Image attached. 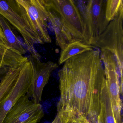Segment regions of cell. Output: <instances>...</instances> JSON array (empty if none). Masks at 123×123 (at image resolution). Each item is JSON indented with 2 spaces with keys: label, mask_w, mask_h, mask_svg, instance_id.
Instances as JSON below:
<instances>
[{
  "label": "cell",
  "mask_w": 123,
  "mask_h": 123,
  "mask_svg": "<svg viewBox=\"0 0 123 123\" xmlns=\"http://www.w3.org/2000/svg\"><path fill=\"white\" fill-rule=\"evenodd\" d=\"M28 59L31 61L34 70L33 80L27 94L32 98V101L40 103L43 90L53 71L58 68V64L51 61L42 62L41 57L31 54Z\"/></svg>",
  "instance_id": "30bf717a"
},
{
  "label": "cell",
  "mask_w": 123,
  "mask_h": 123,
  "mask_svg": "<svg viewBox=\"0 0 123 123\" xmlns=\"http://www.w3.org/2000/svg\"><path fill=\"white\" fill-rule=\"evenodd\" d=\"M100 52L114 117L116 121H120L122 120V103L120 98V75L118 63L115 56L109 50L100 49Z\"/></svg>",
  "instance_id": "8992f818"
},
{
  "label": "cell",
  "mask_w": 123,
  "mask_h": 123,
  "mask_svg": "<svg viewBox=\"0 0 123 123\" xmlns=\"http://www.w3.org/2000/svg\"><path fill=\"white\" fill-rule=\"evenodd\" d=\"M51 123H62L59 117L56 116L54 121Z\"/></svg>",
  "instance_id": "44dd1931"
},
{
  "label": "cell",
  "mask_w": 123,
  "mask_h": 123,
  "mask_svg": "<svg viewBox=\"0 0 123 123\" xmlns=\"http://www.w3.org/2000/svg\"><path fill=\"white\" fill-rule=\"evenodd\" d=\"M0 15L19 32L31 54L41 57L34 47L38 41L21 15L15 0H0Z\"/></svg>",
  "instance_id": "ba28073f"
},
{
  "label": "cell",
  "mask_w": 123,
  "mask_h": 123,
  "mask_svg": "<svg viewBox=\"0 0 123 123\" xmlns=\"http://www.w3.org/2000/svg\"><path fill=\"white\" fill-rule=\"evenodd\" d=\"M0 26L2 29L8 47L14 49L23 55L25 54L26 52V50L22 43L11 30L8 22L0 15Z\"/></svg>",
  "instance_id": "4fadbf2b"
},
{
  "label": "cell",
  "mask_w": 123,
  "mask_h": 123,
  "mask_svg": "<svg viewBox=\"0 0 123 123\" xmlns=\"http://www.w3.org/2000/svg\"><path fill=\"white\" fill-rule=\"evenodd\" d=\"M20 58V54L15 50L0 46V66L13 67L18 62Z\"/></svg>",
  "instance_id": "2e32d148"
},
{
  "label": "cell",
  "mask_w": 123,
  "mask_h": 123,
  "mask_svg": "<svg viewBox=\"0 0 123 123\" xmlns=\"http://www.w3.org/2000/svg\"><path fill=\"white\" fill-rule=\"evenodd\" d=\"M28 94L21 96L10 110L2 123H37L44 113L40 103L30 100Z\"/></svg>",
  "instance_id": "9c48e42d"
},
{
  "label": "cell",
  "mask_w": 123,
  "mask_h": 123,
  "mask_svg": "<svg viewBox=\"0 0 123 123\" xmlns=\"http://www.w3.org/2000/svg\"><path fill=\"white\" fill-rule=\"evenodd\" d=\"M43 3L48 14L49 23L51 24L55 34L56 44L62 51L68 45L74 42L65 30L54 11L45 5L43 1Z\"/></svg>",
  "instance_id": "8fae6325"
},
{
  "label": "cell",
  "mask_w": 123,
  "mask_h": 123,
  "mask_svg": "<svg viewBox=\"0 0 123 123\" xmlns=\"http://www.w3.org/2000/svg\"><path fill=\"white\" fill-rule=\"evenodd\" d=\"M60 118L69 123H91L87 119L82 116L71 119Z\"/></svg>",
  "instance_id": "ac0fdd59"
},
{
  "label": "cell",
  "mask_w": 123,
  "mask_h": 123,
  "mask_svg": "<svg viewBox=\"0 0 123 123\" xmlns=\"http://www.w3.org/2000/svg\"><path fill=\"white\" fill-rule=\"evenodd\" d=\"M106 0H91L87 1L80 10L85 29L86 44L91 45L105 30L110 22L106 18Z\"/></svg>",
  "instance_id": "5b68a950"
},
{
  "label": "cell",
  "mask_w": 123,
  "mask_h": 123,
  "mask_svg": "<svg viewBox=\"0 0 123 123\" xmlns=\"http://www.w3.org/2000/svg\"><path fill=\"white\" fill-rule=\"evenodd\" d=\"M56 13L73 41L86 44L85 29L82 16L75 1L73 0H43Z\"/></svg>",
  "instance_id": "7a4b0ae2"
},
{
  "label": "cell",
  "mask_w": 123,
  "mask_h": 123,
  "mask_svg": "<svg viewBox=\"0 0 123 123\" xmlns=\"http://www.w3.org/2000/svg\"><path fill=\"white\" fill-rule=\"evenodd\" d=\"M74 56L58 72L60 98L57 116L71 119L82 116L98 123L102 86L105 80L99 49Z\"/></svg>",
  "instance_id": "6da1fadb"
},
{
  "label": "cell",
  "mask_w": 123,
  "mask_h": 123,
  "mask_svg": "<svg viewBox=\"0 0 123 123\" xmlns=\"http://www.w3.org/2000/svg\"><path fill=\"white\" fill-rule=\"evenodd\" d=\"M91 45H87L81 41H75L70 44L62 51L59 59V65L64 64L71 57L77 55L88 51H91L95 49Z\"/></svg>",
  "instance_id": "5bb4252c"
},
{
  "label": "cell",
  "mask_w": 123,
  "mask_h": 123,
  "mask_svg": "<svg viewBox=\"0 0 123 123\" xmlns=\"http://www.w3.org/2000/svg\"><path fill=\"white\" fill-rule=\"evenodd\" d=\"M21 15L38 43H50L49 18L43 0H15Z\"/></svg>",
  "instance_id": "3957f363"
},
{
  "label": "cell",
  "mask_w": 123,
  "mask_h": 123,
  "mask_svg": "<svg viewBox=\"0 0 123 123\" xmlns=\"http://www.w3.org/2000/svg\"><path fill=\"white\" fill-rule=\"evenodd\" d=\"M0 46L2 47L7 49H12L9 48L8 46L7 41L3 34V31L0 26Z\"/></svg>",
  "instance_id": "d6986e66"
},
{
  "label": "cell",
  "mask_w": 123,
  "mask_h": 123,
  "mask_svg": "<svg viewBox=\"0 0 123 123\" xmlns=\"http://www.w3.org/2000/svg\"><path fill=\"white\" fill-rule=\"evenodd\" d=\"M122 8L123 3L122 0H106L105 8L106 20L109 22L113 21Z\"/></svg>",
  "instance_id": "e0dca14e"
},
{
  "label": "cell",
  "mask_w": 123,
  "mask_h": 123,
  "mask_svg": "<svg viewBox=\"0 0 123 123\" xmlns=\"http://www.w3.org/2000/svg\"><path fill=\"white\" fill-rule=\"evenodd\" d=\"M98 123H117L106 79L102 86L101 92L100 109Z\"/></svg>",
  "instance_id": "7c38bea8"
},
{
  "label": "cell",
  "mask_w": 123,
  "mask_h": 123,
  "mask_svg": "<svg viewBox=\"0 0 123 123\" xmlns=\"http://www.w3.org/2000/svg\"><path fill=\"white\" fill-rule=\"evenodd\" d=\"M22 64L11 68L1 78L0 102L8 94L14 86L19 75Z\"/></svg>",
  "instance_id": "9a60e30c"
},
{
  "label": "cell",
  "mask_w": 123,
  "mask_h": 123,
  "mask_svg": "<svg viewBox=\"0 0 123 123\" xmlns=\"http://www.w3.org/2000/svg\"><path fill=\"white\" fill-rule=\"evenodd\" d=\"M123 8L109 23L104 32L91 44L95 48L107 49L113 53L118 63L120 75V88L123 89Z\"/></svg>",
  "instance_id": "277c9868"
},
{
  "label": "cell",
  "mask_w": 123,
  "mask_h": 123,
  "mask_svg": "<svg viewBox=\"0 0 123 123\" xmlns=\"http://www.w3.org/2000/svg\"><path fill=\"white\" fill-rule=\"evenodd\" d=\"M33 65L28 58L22 63L17 80L10 92L0 102V123L18 100L28 93L33 80Z\"/></svg>",
  "instance_id": "52a82bcc"
},
{
  "label": "cell",
  "mask_w": 123,
  "mask_h": 123,
  "mask_svg": "<svg viewBox=\"0 0 123 123\" xmlns=\"http://www.w3.org/2000/svg\"><path fill=\"white\" fill-rule=\"evenodd\" d=\"M11 68H12L8 67H6V66H0V78H2Z\"/></svg>",
  "instance_id": "ffe728a7"
}]
</instances>
